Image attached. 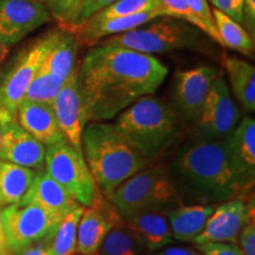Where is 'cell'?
<instances>
[{
  "label": "cell",
  "mask_w": 255,
  "mask_h": 255,
  "mask_svg": "<svg viewBox=\"0 0 255 255\" xmlns=\"http://www.w3.org/2000/svg\"><path fill=\"white\" fill-rule=\"evenodd\" d=\"M168 68L151 55L97 45L78 65V83L89 122H105L133 102L154 94Z\"/></svg>",
  "instance_id": "cell-1"
},
{
  "label": "cell",
  "mask_w": 255,
  "mask_h": 255,
  "mask_svg": "<svg viewBox=\"0 0 255 255\" xmlns=\"http://www.w3.org/2000/svg\"><path fill=\"white\" fill-rule=\"evenodd\" d=\"M169 171L178 190L201 203H220L245 191L229 157L227 137L187 143L174 156Z\"/></svg>",
  "instance_id": "cell-2"
},
{
  "label": "cell",
  "mask_w": 255,
  "mask_h": 255,
  "mask_svg": "<svg viewBox=\"0 0 255 255\" xmlns=\"http://www.w3.org/2000/svg\"><path fill=\"white\" fill-rule=\"evenodd\" d=\"M82 152L97 190L104 196L149 164L114 124L107 122H89L85 126Z\"/></svg>",
  "instance_id": "cell-3"
},
{
  "label": "cell",
  "mask_w": 255,
  "mask_h": 255,
  "mask_svg": "<svg viewBox=\"0 0 255 255\" xmlns=\"http://www.w3.org/2000/svg\"><path fill=\"white\" fill-rule=\"evenodd\" d=\"M114 126L150 163L173 144L178 131V117L170 104L148 95L124 109Z\"/></svg>",
  "instance_id": "cell-4"
},
{
  "label": "cell",
  "mask_w": 255,
  "mask_h": 255,
  "mask_svg": "<svg viewBox=\"0 0 255 255\" xmlns=\"http://www.w3.org/2000/svg\"><path fill=\"white\" fill-rule=\"evenodd\" d=\"M107 200L122 219L142 212H165L181 205V194L169 169L149 163L117 186Z\"/></svg>",
  "instance_id": "cell-5"
},
{
  "label": "cell",
  "mask_w": 255,
  "mask_h": 255,
  "mask_svg": "<svg viewBox=\"0 0 255 255\" xmlns=\"http://www.w3.org/2000/svg\"><path fill=\"white\" fill-rule=\"evenodd\" d=\"M202 36V31L186 21L161 17L133 30L105 38L97 45L122 47L152 55L176 50H202L205 47Z\"/></svg>",
  "instance_id": "cell-6"
},
{
  "label": "cell",
  "mask_w": 255,
  "mask_h": 255,
  "mask_svg": "<svg viewBox=\"0 0 255 255\" xmlns=\"http://www.w3.org/2000/svg\"><path fill=\"white\" fill-rule=\"evenodd\" d=\"M59 34L60 30L49 32L24 47L0 76V126L15 121L28 84L43 65Z\"/></svg>",
  "instance_id": "cell-7"
},
{
  "label": "cell",
  "mask_w": 255,
  "mask_h": 255,
  "mask_svg": "<svg viewBox=\"0 0 255 255\" xmlns=\"http://www.w3.org/2000/svg\"><path fill=\"white\" fill-rule=\"evenodd\" d=\"M45 171L76 202L83 207L92 205L97 187L82 150L68 141L46 146Z\"/></svg>",
  "instance_id": "cell-8"
},
{
  "label": "cell",
  "mask_w": 255,
  "mask_h": 255,
  "mask_svg": "<svg viewBox=\"0 0 255 255\" xmlns=\"http://www.w3.org/2000/svg\"><path fill=\"white\" fill-rule=\"evenodd\" d=\"M240 121L241 111L233 101L226 79L219 73L213 82L199 117L193 123L195 138H226Z\"/></svg>",
  "instance_id": "cell-9"
},
{
  "label": "cell",
  "mask_w": 255,
  "mask_h": 255,
  "mask_svg": "<svg viewBox=\"0 0 255 255\" xmlns=\"http://www.w3.org/2000/svg\"><path fill=\"white\" fill-rule=\"evenodd\" d=\"M1 215L9 252L15 254L50 237L59 222L34 203L18 202L6 206Z\"/></svg>",
  "instance_id": "cell-10"
},
{
  "label": "cell",
  "mask_w": 255,
  "mask_h": 255,
  "mask_svg": "<svg viewBox=\"0 0 255 255\" xmlns=\"http://www.w3.org/2000/svg\"><path fill=\"white\" fill-rule=\"evenodd\" d=\"M214 66L202 65L199 68L178 71L173 81L171 101L178 120L193 124L199 117L213 82L219 76Z\"/></svg>",
  "instance_id": "cell-11"
},
{
  "label": "cell",
  "mask_w": 255,
  "mask_h": 255,
  "mask_svg": "<svg viewBox=\"0 0 255 255\" xmlns=\"http://www.w3.org/2000/svg\"><path fill=\"white\" fill-rule=\"evenodd\" d=\"M51 19L50 12L43 2L0 0V47L15 45Z\"/></svg>",
  "instance_id": "cell-12"
},
{
  "label": "cell",
  "mask_w": 255,
  "mask_h": 255,
  "mask_svg": "<svg viewBox=\"0 0 255 255\" xmlns=\"http://www.w3.org/2000/svg\"><path fill=\"white\" fill-rule=\"evenodd\" d=\"M254 216V200L246 203L241 199H232L216 203L214 212L207 220L205 228L194 245L227 242L238 246V237Z\"/></svg>",
  "instance_id": "cell-13"
},
{
  "label": "cell",
  "mask_w": 255,
  "mask_h": 255,
  "mask_svg": "<svg viewBox=\"0 0 255 255\" xmlns=\"http://www.w3.org/2000/svg\"><path fill=\"white\" fill-rule=\"evenodd\" d=\"M57 123L68 141L82 150V133L89 123L87 105L78 83V66L64 82L52 103Z\"/></svg>",
  "instance_id": "cell-14"
},
{
  "label": "cell",
  "mask_w": 255,
  "mask_h": 255,
  "mask_svg": "<svg viewBox=\"0 0 255 255\" xmlns=\"http://www.w3.org/2000/svg\"><path fill=\"white\" fill-rule=\"evenodd\" d=\"M115 207L100 191H96L91 206L85 207L77 228L76 253L97 255L104 238L115 225L122 221Z\"/></svg>",
  "instance_id": "cell-15"
},
{
  "label": "cell",
  "mask_w": 255,
  "mask_h": 255,
  "mask_svg": "<svg viewBox=\"0 0 255 255\" xmlns=\"http://www.w3.org/2000/svg\"><path fill=\"white\" fill-rule=\"evenodd\" d=\"M0 128V158L37 170L44 167L46 146L25 131L17 120L1 124Z\"/></svg>",
  "instance_id": "cell-16"
},
{
  "label": "cell",
  "mask_w": 255,
  "mask_h": 255,
  "mask_svg": "<svg viewBox=\"0 0 255 255\" xmlns=\"http://www.w3.org/2000/svg\"><path fill=\"white\" fill-rule=\"evenodd\" d=\"M161 17H168L164 8L145 12V13L128 15V17L102 19V20L90 17L76 25L71 32H73L81 45L95 46L105 38L133 30Z\"/></svg>",
  "instance_id": "cell-17"
},
{
  "label": "cell",
  "mask_w": 255,
  "mask_h": 255,
  "mask_svg": "<svg viewBox=\"0 0 255 255\" xmlns=\"http://www.w3.org/2000/svg\"><path fill=\"white\" fill-rule=\"evenodd\" d=\"M229 157L242 189L247 190L255 178V121L244 117L227 137Z\"/></svg>",
  "instance_id": "cell-18"
},
{
  "label": "cell",
  "mask_w": 255,
  "mask_h": 255,
  "mask_svg": "<svg viewBox=\"0 0 255 255\" xmlns=\"http://www.w3.org/2000/svg\"><path fill=\"white\" fill-rule=\"evenodd\" d=\"M15 120L25 131L43 145L50 146L66 141L51 104L23 101L17 110Z\"/></svg>",
  "instance_id": "cell-19"
},
{
  "label": "cell",
  "mask_w": 255,
  "mask_h": 255,
  "mask_svg": "<svg viewBox=\"0 0 255 255\" xmlns=\"http://www.w3.org/2000/svg\"><path fill=\"white\" fill-rule=\"evenodd\" d=\"M20 202L34 203L58 221L79 206L46 171L36 173L30 189Z\"/></svg>",
  "instance_id": "cell-20"
},
{
  "label": "cell",
  "mask_w": 255,
  "mask_h": 255,
  "mask_svg": "<svg viewBox=\"0 0 255 255\" xmlns=\"http://www.w3.org/2000/svg\"><path fill=\"white\" fill-rule=\"evenodd\" d=\"M123 220L142 239L151 254L175 242L165 212L136 213Z\"/></svg>",
  "instance_id": "cell-21"
},
{
  "label": "cell",
  "mask_w": 255,
  "mask_h": 255,
  "mask_svg": "<svg viewBox=\"0 0 255 255\" xmlns=\"http://www.w3.org/2000/svg\"><path fill=\"white\" fill-rule=\"evenodd\" d=\"M215 206L216 203L180 205L169 210L167 216L175 241L194 244L214 212Z\"/></svg>",
  "instance_id": "cell-22"
},
{
  "label": "cell",
  "mask_w": 255,
  "mask_h": 255,
  "mask_svg": "<svg viewBox=\"0 0 255 255\" xmlns=\"http://www.w3.org/2000/svg\"><path fill=\"white\" fill-rule=\"evenodd\" d=\"M223 66L229 78L233 94L247 113L255 110V68L238 57L226 56Z\"/></svg>",
  "instance_id": "cell-23"
},
{
  "label": "cell",
  "mask_w": 255,
  "mask_h": 255,
  "mask_svg": "<svg viewBox=\"0 0 255 255\" xmlns=\"http://www.w3.org/2000/svg\"><path fill=\"white\" fill-rule=\"evenodd\" d=\"M36 173L30 168L0 158V207L20 202L33 182Z\"/></svg>",
  "instance_id": "cell-24"
},
{
  "label": "cell",
  "mask_w": 255,
  "mask_h": 255,
  "mask_svg": "<svg viewBox=\"0 0 255 255\" xmlns=\"http://www.w3.org/2000/svg\"><path fill=\"white\" fill-rule=\"evenodd\" d=\"M79 46L81 44L73 32L62 28L58 39L46 56L43 66L65 82L73 70L78 66L77 55Z\"/></svg>",
  "instance_id": "cell-25"
},
{
  "label": "cell",
  "mask_w": 255,
  "mask_h": 255,
  "mask_svg": "<svg viewBox=\"0 0 255 255\" xmlns=\"http://www.w3.org/2000/svg\"><path fill=\"white\" fill-rule=\"evenodd\" d=\"M100 255H150L142 239L122 220L110 229L98 251Z\"/></svg>",
  "instance_id": "cell-26"
},
{
  "label": "cell",
  "mask_w": 255,
  "mask_h": 255,
  "mask_svg": "<svg viewBox=\"0 0 255 255\" xmlns=\"http://www.w3.org/2000/svg\"><path fill=\"white\" fill-rule=\"evenodd\" d=\"M85 207L79 205L58 222L50 237L44 239L50 255L76 254L77 228Z\"/></svg>",
  "instance_id": "cell-27"
},
{
  "label": "cell",
  "mask_w": 255,
  "mask_h": 255,
  "mask_svg": "<svg viewBox=\"0 0 255 255\" xmlns=\"http://www.w3.org/2000/svg\"><path fill=\"white\" fill-rule=\"evenodd\" d=\"M212 13L222 46H227L244 55L253 53L254 39H252L247 31L241 26V24L237 23L228 15L215 8H213Z\"/></svg>",
  "instance_id": "cell-28"
},
{
  "label": "cell",
  "mask_w": 255,
  "mask_h": 255,
  "mask_svg": "<svg viewBox=\"0 0 255 255\" xmlns=\"http://www.w3.org/2000/svg\"><path fill=\"white\" fill-rule=\"evenodd\" d=\"M63 84L64 81L41 65L28 84L23 101L40 102V103L52 105Z\"/></svg>",
  "instance_id": "cell-29"
},
{
  "label": "cell",
  "mask_w": 255,
  "mask_h": 255,
  "mask_svg": "<svg viewBox=\"0 0 255 255\" xmlns=\"http://www.w3.org/2000/svg\"><path fill=\"white\" fill-rule=\"evenodd\" d=\"M161 8H163L161 0H116L113 4L108 5L107 7L91 15V18L102 20L108 18L128 17V15L145 13Z\"/></svg>",
  "instance_id": "cell-30"
},
{
  "label": "cell",
  "mask_w": 255,
  "mask_h": 255,
  "mask_svg": "<svg viewBox=\"0 0 255 255\" xmlns=\"http://www.w3.org/2000/svg\"><path fill=\"white\" fill-rule=\"evenodd\" d=\"M85 0H46L45 6L51 18L55 19L63 30L71 31L81 21Z\"/></svg>",
  "instance_id": "cell-31"
},
{
  "label": "cell",
  "mask_w": 255,
  "mask_h": 255,
  "mask_svg": "<svg viewBox=\"0 0 255 255\" xmlns=\"http://www.w3.org/2000/svg\"><path fill=\"white\" fill-rule=\"evenodd\" d=\"M161 4L162 7L168 13V17L176 18L180 19V20L186 21V23L199 28L200 31H202L203 33H206L209 37L208 27L191 11V8L187 4L186 0H161Z\"/></svg>",
  "instance_id": "cell-32"
},
{
  "label": "cell",
  "mask_w": 255,
  "mask_h": 255,
  "mask_svg": "<svg viewBox=\"0 0 255 255\" xmlns=\"http://www.w3.org/2000/svg\"><path fill=\"white\" fill-rule=\"evenodd\" d=\"M186 1L187 4L189 5L191 11H193L194 13L206 24V26L208 27L210 39H213L221 45V40H220L218 31H216L214 18H213V13L208 4V0H186Z\"/></svg>",
  "instance_id": "cell-33"
},
{
  "label": "cell",
  "mask_w": 255,
  "mask_h": 255,
  "mask_svg": "<svg viewBox=\"0 0 255 255\" xmlns=\"http://www.w3.org/2000/svg\"><path fill=\"white\" fill-rule=\"evenodd\" d=\"M215 9L222 12L237 23H242V11L245 0H209Z\"/></svg>",
  "instance_id": "cell-34"
},
{
  "label": "cell",
  "mask_w": 255,
  "mask_h": 255,
  "mask_svg": "<svg viewBox=\"0 0 255 255\" xmlns=\"http://www.w3.org/2000/svg\"><path fill=\"white\" fill-rule=\"evenodd\" d=\"M238 244L244 255H255V219L248 220L238 237Z\"/></svg>",
  "instance_id": "cell-35"
},
{
  "label": "cell",
  "mask_w": 255,
  "mask_h": 255,
  "mask_svg": "<svg viewBox=\"0 0 255 255\" xmlns=\"http://www.w3.org/2000/svg\"><path fill=\"white\" fill-rule=\"evenodd\" d=\"M196 247L205 255H244L237 245L227 242H214V244L196 245Z\"/></svg>",
  "instance_id": "cell-36"
},
{
  "label": "cell",
  "mask_w": 255,
  "mask_h": 255,
  "mask_svg": "<svg viewBox=\"0 0 255 255\" xmlns=\"http://www.w3.org/2000/svg\"><path fill=\"white\" fill-rule=\"evenodd\" d=\"M242 24L252 39L255 33V0H245L242 11Z\"/></svg>",
  "instance_id": "cell-37"
},
{
  "label": "cell",
  "mask_w": 255,
  "mask_h": 255,
  "mask_svg": "<svg viewBox=\"0 0 255 255\" xmlns=\"http://www.w3.org/2000/svg\"><path fill=\"white\" fill-rule=\"evenodd\" d=\"M115 1H116V0H85L81 14V21L90 18L91 15L97 13L98 11H101V9H103L104 7H107L108 5L113 4ZM81 21H79V23H81Z\"/></svg>",
  "instance_id": "cell-38"
},
{
  "label": "cell",
  "mask_w": 255,
  "mask_h": 255,
  "mask_svg": "<svg viewBox=\"0 0 255 255\" xmlns=\"http://www.w3.org/2000/svg\"><path fill=\"white\" fill-rule=\"evenodd\" d=\"M154 255H205L199 248L187 246H169L155 252Z\"/></svg>",
  "instance_id": "cell-39"
},
{
  "label": "cell",
  "mask_w": 255,
  "mask_h": 255,
  "mask_svg": "<svg viewBox=\"0 0 255 255\" xmlns=\"http://www.w3.org/2000/svg\"><path fill=\"white\" fill-rule=\"evenodd\" d=\"M17 255H50L45 240H40L21 250Z\"/></svg>",
  "instance_id": "cell-40"
},
{
  "label": "cell",
  "mask_w": 255,
  "mask_h": 255,
  "mask_svg": "<svg viewBox=\"0 0 255 255\" xmlns=\"http://www.w3.org/2000/svg\"><path fill=\"white\" fill-rule=\"evenodd\" d=\"M9 248L7 245V239H6V233L4 222H2L1 210H0V255H9Z\"/></svg>",
  "instance_id": "cell-41"
},
{
  "label": "cell",
  "mask_w": 255,
  "mask_h": 255,
  "mask_svg": "<svg viewBox=\"0 0 255 255\" xmlns=\"http://www.w3.org/2000/svg\"><path fill=\"white\" fill-rule=\"evenodd\" d=\"M36 1H39V2H43V4H45L46 0H36Z\"/></svg>",
  "instance_id": "cell-42"
},
{
  "label": "cell",
  "mask_w": 255,
  "mask_h": 255,
  "mask_svg": "<svg viewBox=\"0 0 255 255\" xmlns=\"http://www.w3.org/2000/svg\"><path fill=\"white\" fill-rule=\"evenodd\" d=\"M0 139H1V128H0Z\"/></svg>",
  "instance_id": "cell-43"
},
{
  "label": "cell",
  "mask_w": 255,
  "mask_h": 255,
  "mask_svg": "<svg viewBox=\"0 0 255 255\" xmlns=\"http://www.w3.org/2000/svg\"><path fill=\"white\" fill-rule=\"evenodd\" d=\"M72 255H79V254H77V253H76V254H72Z\"/></svg>",
  "instance_id": "cell-44"
},
{
  "label": "cell",
  "mask_w": 255,
  "mask_h": 255,
  "mask_svg": "<svg viewBox=\"0 0 255 255\" xmlns=\"http://www.w3.org/2000/svg\"><path fill=\"white\" fill-rule=\"evenodd\" d=\"M0 49H1V47H0Z\"/></svg>",
  "instance_id": "cell-45"
}]
</instances>
